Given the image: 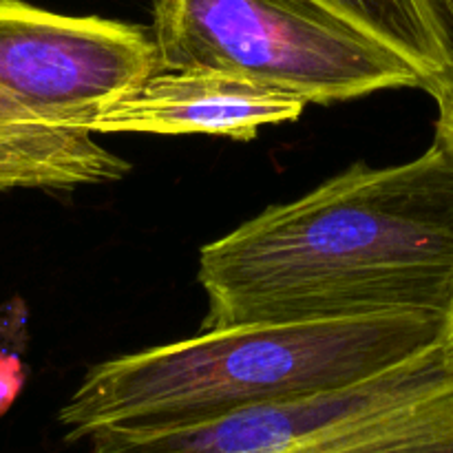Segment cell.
<instances>
[{"instance_id": "6da1fadb", "label": "cell", "mask_w": 453, "mask_h": 453, "mask_svg": "<svg viewBox=\"0 0 453 453\" xmlns=\"http://www.w3.org/2000/svg\"><path fill=\"white\" fill-rule=\"evenodd\" d=\"M203 330L453 314V157L354 164L199 252Z\"/></svg>"}, {"instance_id": "7a4b0ae2", "label": "cell", "mask_w": 453, "mask_h": 453, "mask_svg": "<svg viewBox=\"0 0 453 453\" xmlns=\"http://www.w3.org/2000/svg\"><path fill=\"white\" fill-rule=\"evenodd\" d=\"M449 339L425 317L259 323L93 365L58 411L65 442L97 432H164L345 388Z\"/></svg>"}, {"instance_id": "3957f363", "label": "cell", "mask_w": 453, "mask_h": 453, "mask_svg": "<svg viewBox=\"0 0 453 453\" xmlns=\"http://www.w3.org/2000/svg\"><path fill=\"white\" fill-rule=\"evenodd\" d=\"M159 69L255 80L312 104L425 88L396 49L321 0H153Z\"/></svg>"}, {"instance_id": "277c9868", "label": "cell", "mask_w": 453, "mask_h": 453, "mask_svg": "<svg viewBox=\"0 0 453 453\" xmlns=\"http://www.w3.org/2000/svg\"><path fill=\"white\" fill-rule=\"evenodd\" d=\"M87 453H453V343L345 388L193 427L97 432Z\"/></svg>"}, {"instance_id": "5b68a950", "label": "cell", "mask_w": 453, "mask_h": 453, "mask_svg": "<svg viewBox=\"0 0 453 453\" xmlns=\"http://www.w3.org/2000/svg\"><path fill=\"white\" fill-rule=\"evenodd\" d=\"M157 69V44L142 27L0 0V87L42 122L88 131Z\"/></svg>"}, {"instance_id": "8992f818", "label": "cell", "mask_w": 453, "mask_h": 453, "mask_svg": "<svg viewBox=\"0 0 453 453\" xmlns=\"http://www.w3.org/2000/svg\"><path fill=\"white\" fill-rule=\"evenodd\" d=\"M310 102L255 80L208 69H157L106 104L88 133H153L255 140L259 128L295 122Z\"/></svg>"}, {"instance_id": "52a82bcc", "label": "cell", "mask_w": 453, "mask_h": 453, "mask_svg": "<svg viewBox=\"0 0 453 453\" xmlns=\"http://www.w3.org/2000/svg\"><path fill=\"white\" fill-rule=\"evenodd\" d=\"M91 135L42 122L0 87V193L122 180L131 166Z\"/></svg>"}, {"instance_id": "ba28073f", "label": "cell", "mask_w": 453, "mask_h": 453, "mask_svg": "<svg viewBox=\"0 0 453 453\" xmlns=\"http://www.w3.org/2000/svg\"><path fill=\"white\" fill-rule=\"evenodd\" d=\"M396 49L425 78V91L436 96L449 84L447 60L416 0H321Z\"/></svg>"}, {"instance_id": "9c48e42d", "label": "cell", "mask_w": 453, "mask_h": 453, "mask_svg": "<svg viewBox=\"0 0 453 453\" xmlns=\"http://www.w3.org/2000/svg\"><path fill=\"white\" fill-rule=\"evenodd\" d=\"M416 3L447 60L449 69L447 87H453V0H416Z\"/></svg>"}, {"instance_id": "30bf717a", "label": "cell", "mask_w": 453, "mask_h": 453, "mask_svg": "<svg viewBox=\"0 0 453 453\" xmlns=\"http://www.w3.org/2000/svg\"><path fill=\"white\" fill-rule=\"evenodd\" d=\"M25 385V367L16 354L0 349V416L7 414Z\"/></svg>"}, {"instance_id": "8fae6325", "label": "cell", "mask_w": 453, "mask_h": 453, "mask_svg": "<svg viewBox=\"0 0 453 453\" xmlns=\"http://www.w3.org/2000/svg\"><path fill=\"white\" fill-rule=\"evenodd\" d=\"M434 97L438 102L436 137L447 146V150H449L453 157V88H442ZM449 341L453 343V314L449 323Z\"/></svg>"}]
</instances>
